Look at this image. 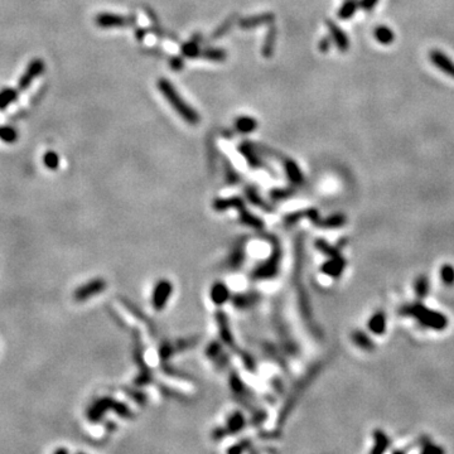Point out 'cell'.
Returning <instances> with one entry per match:
<instances>
[{
  "label": "cell",
  "instance_id": "6da1fadb",
  "mask_svg": "<svg viewBox=\"0 0 454 454\" xmlns=\"http://www.w3.org/2000/svg\"><path fill=\"white\" fill-rule=\"evenodd\" d=\"M157 85H158V90L161 91V94L166 97L168 104L175 110V112H177L185 123L190 124V125H197V124H200L201 118L200 115H198V112L185 102V100L180 96L179 92L177 91V89L170 84L168 80L159 79L158 84Z\"/></svg>",
  "mask_w": 454,
  "mask_h": 454
},
{
  "label": "cell",
  "instance_id": "7a4b0ae2",
  "mask_svg": "<svg viewBox=\"0 0 454 454\" xmlns=\"http://www.w3.org/2000/svg\"><path fill=\"white\" fill-rule=\"evenodd\" d=\"M401 314L404 316H410L412 318L417 319L418 322H420V324L428 327V328L433 329H444L448 326V319L447 317L443 316L439 312L432 311V309L427 308L423 304L415 303L410 304V306H405L401 309Z\"/></svg>",
  "mask_w": 454,
  "mask_h": 454
},
{
  "label": "cell",
  "instance_id": "3957f363",
  "mask_svg": "<svg viewBox=\"0 0 454 454\" xmlns=\"http://www.w3.org/2000/svg\"><path fill=\"white\" fill-rule=\"evenodd\" d=\"M95 23L100 28H118L130 27L136 24L135 15H120L115 13H100L95 18Z\"/></svg>",
  "mask_w": 454,
  "mask_h": 454
},
{
  "label": "cell",
  "instance_id": "277c9868",
  "mask_svg": "<svg viewBox=\"0 0 454 454\" xmlns=\"http://www.w3.org/2000/svg\"><path fill=\"white\" fill-rule=\"evenodd\" d=\"M45 68L46 64L45 62H43V59L41 58L33 59V61L28 64L25 72L19 79V82H18V90H20V91L27 90L28 87L30 86V84L34 81L35 77H38L40 74H42L43 72H45Z\"/></svg>",
  "mask_w": 454,
  "mask_h": 454
},
{
  "label": "cell",
  "instance_id": "5b68a950",
  "mask_svg": "<svg viewBox=\"0 0 454 454\" xmlns=\"http://www.w3.org/2000/svg\"><path fill=\"white\" fill-rule=\"evenodd\" d=\"M275 17L273 13H261V14L250 15V17L241 18L237 20V25L245 30L252 29V28L261 27V25L272 24L274 22Z\"/></svg>",
  "mask_w": 454,
  "mask_h": 454
},
{
  "label": "cell",
  "instance_id": "8992f818",
  "mask_svg": "<svg viewBox=\"0 0 454 454\" xmlns=\"http://www.w3.org/2000/svg\"><path fill=\"white\" fill-rule=\"evenodd\" d=\"M430 61L435 67L440 69L443 73L448 74L454 79V62L445 53L440 52L439 50H433L429 55Z\"/></svg>",
  "mask_w": 454,
  "mask_h": 454
},
{
  "label": "cell",
  "instance_id": "52a82bcc",
  "mask_svg": "<svg viewBox=\"0 0 454 454\" xmlns=\"http://www.w3.org/2000/svg\"><path fill=\"white\" fill-rule=\"evenodd\" d=\"M327 27H328L329 33H331V38L333 40V43L338 48L339 52H347L348 48H350V41H348L347 34L340 29L336 23L332 22V20L327 22Z\"/></svg>",
  "mask_w": 454,
  "mask_h": 454
},
{
  "label": "cell",
  "instance_id": "ba28073f",
  "mask_svg": "<svg viewBox=\"0 0 454 454\" xmlns=\"http://www.w3.org/2000/svg\"><path fill=\"white\" fill-rule=\"evenodd\" d=\"M104 286H105L104 280H94V282L86 284V285L77 289L76 293H74V298H76L77 300H85V299L90 298V296L95 295V294H97L99 291H101L102 289H104Z\"/></svg>",
  "mask_w": 454,
  "mask_h": 454
},
{
  "label": "cell",
  "instance_id": "9c48e42d",
  "mask_svg": "<svg viewBox=\"0 0 454 454\" xmlns=\"http://www.w3.org/2000/svg\"><path fill=\"white\" fill-rule=\"evenodd\" d=\"M201 37L200 34L193 35V38L188 42L180 46V53L184 58H197L201 55Z\"/></svg>",
  "mask_w": 454,
  "mask_h": 454
},
{
  "label": "cell",
  "instance_id": "30bf717a",
  "mask_svg": "<svg viewBox=\"0 0 454 454\" xmlns=\"http://www.w3.org/2000/svg\"><path fill=\"white\" fill-rule=\"evenodd\" d=\"M277 35H278V30L274 25L269 27V30L265 34V40L264 43L261 46V55L265 57V58H270L273 55H274V50H275V45H277Z\"/></svg>",
  "mask_w": 454,
  "mask_h": 454
},
{
  "label": "cell",
  "instance_id": "8fae6325",
  "mask_svg": "<svg viewBox=\"0 0 454 454\" xmlns=\"http://www.w3.org/2000/svg\"><path fill=\"white\" fill-rule=\"evenodd\" d=\"M257 128V121L256 119L251 118V116H240L235 121V129L239 131L240 134H250Z\"/></svg>",
  "mask_w": 454,
  "mask_h": 454
},
{
  "label": "cell",
  "instance_id": "7c38bea8",
  "mask_svg": "<svg viewBox=\"0 0 454 454\" xmlns=\"http://www.w3.org/2000/svg\"><path fill=\"white\" fill-rule=\"evenodd\" d=\"M200 57L207 59L211 62H223L226 59L227 53L222 48H216V47H207L201 50Z\"/></svg>",
  "mask_w": 454,
  "mask_h": 454
},
{
  "label": "cell",
  "instance_id": "4fadbf2b",
  "mask_svg": "<svg viewBox=\"0 0 454 454\" xmlns=\"http://www.w3.org/2000/svg\"><path fill=\"white\" fill-rule=\"evenodd\" d=\"M375 38L380 45L389 46L395 40V33L386 25H379L375 29Z\"/></svg>",
  "mask_w": 454,
  "mask_h": 454
},
{
  "label": "cell",
  "instance_id": "5bb4252c",
  "mask_svg": "<svg viewBox=\"0 0 454 454\" xmlns=\"http://www.w3.org/2000/svg\"><path fill=\"white\" fill-rule=\"evenodd\" d=\"M368 328L375 334H383L386 329V316L383 312H377L368 322Z\"/></svg>",
  "mask_w": 454,
  "mask_h": 454
},
{
  "label": "cell",
  "instance_id": "9a60e30c",
  "mask_svg": "<svg viewBox=\"0 0 454 454\" xmlns=\"http://www.w3.org/2000/svg\"><path fill=\"white\" fill-rule=\"evenodd\" d=\"M373 438H375L376 444L375 447L372 448V450H371V453L372 454L384 453L388 450L389 447H390V440H389L388 435H386L384 432H381V430H376V432L373 433Z\"/></svg>",
  "mask_w": 454,
  "mask_h": 454
},
{
  "label": "cell",
  "instance_id": "2e32d148",
  "mask_svg": "<svg viewBox=\"0 0 454 454\" xmlns=\"http://www.w3.org/2000/svg\"><path fill=\"white\" fill-rule=\"evenodd\" d=\"M237 20H239L237 19V14L230 15V17L227 18L222 24H220L217 28H216L215 32H213V34L211 35V38L216 41V40H220V38L223 37V35H226L227 33L231 30V28L236 24Z\"/></svg>",
  "mask_w": 454,
  "mask_h": 454
},
{
  "label": "cell",
  "instance_id": "e0dca14e",
  "mask_svg": "<svg viewBox=\"0 0 454 454\" xmlns=\"http://www.w3.org/2000/svg\"><path fill=\"white\" fill-rule=\"evenodd\" d=\"M239 150L242 156L246 158V161L249 162L250 166L252 167H257L260 166V161L257 158V153L256 150L254 149V146L249 143H244L239 146Z\"/></svg>",
  "mask_w": 454,
  "mask_h": 454
},
{
  "label": "cell",
  "instance_id": "ac0fdd59",
  "mask_svg": "<svg viewBox=\"0 0 454 454\" xmlns=\"http://www.w3.org/2000/svg\"><path fill=\"white\" fill-rule=\"evenodd\" d=\"M18 92H19L18 90L10 89V87L0 90V110L7 109L9 105L15 101L18 97Z\"/></svg>",
  "mask_w": 454,
  "mask_h": 454
},
{
  "label": "cell",
  "instance_id": "d6986e66",
  "mask_svg": "<svg viewBox=\"0 0 454 454\" xmlns=\"http://www.w3.org/2000/svg\"><path fill=\"white\" fill-rule=\"evenodd\" d=\"M357 7L358 4L356 0H346V2L343 3L342 7L339 8L338 17L343 20L350 19V18H352L353 15H355L356 10H357Z\"/></svg>",
  "mask_w": 454,
  "mask_h": 454
},
{
  "label": "cell",
  "instance_id": "ffe728a7",
  "mask_svg": "<svg viewBox=\"0 0 454 454\" xmlns=\"http://www.w3.org/2000/svg\"><path fill=\"white\" fill-rule=\"evenodd\" d=\"M0 139L4 143H15L18 139V133L13 126H0Z\"/></svg>",
  "mask_w": 454,
  "mask_h": 454
},
{
  "label": "cell",
  "instance_id": "44dd1931",
  "mask_svg": "<svg viewBox=\"0 0 454 454\" xmlns=\"http://www.w3.org/2000/svg\"><path fill=\"white\" fill-rule=\"evenodd\" d=\"M285 167H286V173H288V175L290 177V179L293 180L294 183H301V180H303V175H301L298 166L294 163V161H286Z\"/></svg>",
  "mask_w": 454,
  "mask_h": 454
},
{
  "label": "cell",
  "instance_id": "7402d4cb",
  "mask_svg": "<svg viewBox=\"0 0 454 454\" xmlns=\"http://www.w3.org/2000/svg\"><path fill=\"white\" fill-rule=\"evenodd\" d=\"M415 291L419 299H424L429 293V280L427 277H420L415 283Z\"/></svg>",
  "mask_w": 454,
  "mask_h": 454
},
{
  "label": "cell",
  "instance_id": "603a6c76",
  "mask_svg": "<svg viewBox=\"0 0 454 454\" xmlns=\"http://www.w3.org/2000/svg\"><path fill=\"white\" fill-rule=\"evenodd\" d=\"M43 163L48 169H57L59 166V157L55 152H47L43 157Z\"/></svg>",
  "mask_w": 454,
  "mask_h": 454
},
{
  "label": "cell",
  "instance_id": "cb8c5ba5",
  "mask_svg": "<svg viewBox=\"0 0 454 454\" xmlns=\"http://www.w3.org/2000/svg\"><path fill=\"white\" fill-rule=\"evenodd\" d=\"M440 278H442V282L445 285L450 286L454 284V268L450 265H444L440 270Z\"/></svg>",
  "mask_w": 454,
  "mask_h": 454
},
{
  "label": "cell",
  "instance_id": "d4e9b609",
  "mask_svg": "<svg viewBox=\"0 0 454 454\" xmlns=\"http://www.w3.org/2000/svg\"><path fill=\"white\" fill-rule=\"evenodd\" d=\"M353 338H355L356 343H357L360 347H362L363 350H372L373 348V345L372 342H371V339L368 338L366 334H363L362 332H356Z\"/></svg>",
  "mask_w": 454,
  "mask_h": 454
},
{
  "label": "cell",
  "instance_id": "484cf974",
  "mask_svg": "<svg viewBox=\"0 0 454 454\" xmlns=\"http://www.w3.org/2000/svg\"><path fill=\"white\" fill-rule=\"evenodd\" d=\"M345 267V261L342 260H334V261H331V264L327 265L324 268V270L327 272V274H331V275H338L340 273V270L343 269Z\"/></svg>",
  "mask_w": 454,
  "mask_h": 454
},
{
  "label": "cell",
  "instance_id": "4316f807",
  "mask_svg": "<svg viewBox=\"0 0 454 454\" xmlns=\"http://www.w3.org/2000/svg\"><path fill=\"white\" fill-rule=\"evenodd\" d=\"M169 66L174 71H180L184 67V57H172L169 62Z\"/></svg>",
  "mask_w": 454,
  "mask_h": 454
},
{
  "label": "cell",
  "instance_id": "83f0119b",
  "mask_svg": "<svg viewBox=\"0 0 454 454\" xmlns=\"http://www.w3.org/2000/svg\"><path fill=\"white\" fill-rule=\"evenodd\" d=\"M422 452H424V453H427V454H429V453H442L443 449H442V448L437 447V445H435V444H432V443H427V444L423 445Z\"/></svg>",
  "mask_w": 454,
  "mask_h": 454
},
{
  "label": "cell",
  "instance_id": "f1b7e54d",
  "mask_svg": "<svg viewBox=\"0 0 454 454\" xmlns=\"http://www.w3.org/2000/svg\"><path fill=\"white\" fill-rule=\"evenodd\" d=\"M331 45L332 41L329 40V38H324V40H322L321 43H319V51H321L322 53H327L329 51V48H331Z\"/></svg>",
  "mask_w": 454,
  "mask_h": 454
},
{
  "label": "cell",
  "instance_id": "f546056e",
  "mask_svg": "<svg viewBox=\"0 0 454 454\" xmlns=\"http://www.w3.org/2000/svg\"><path fill=\"white\" fill-rule=\"evenodd\" d=\"M377 2L379 0H362V2H361V7H362L366 12H370L372 8L376 7Z\"/></svg>",
  "mask_w": 454,
  "mask_h": 454
}]
</instances>
